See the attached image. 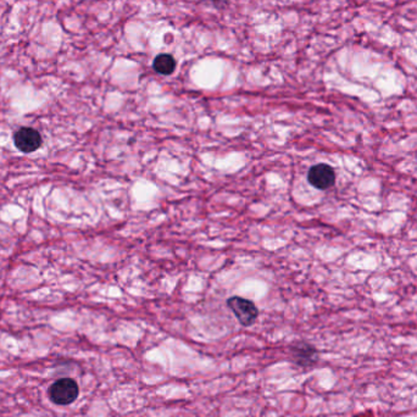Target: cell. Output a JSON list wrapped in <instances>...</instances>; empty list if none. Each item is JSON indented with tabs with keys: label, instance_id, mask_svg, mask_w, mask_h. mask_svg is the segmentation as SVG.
I'll use <instances>...</instances> for the list:
<instances>
[{
	"label": "cell",
	"instance_id": "cell-1",
	"mask_svg": "<svg viewBox=\"0 0 417 417\" xmlns=\"http://www.w3.org/2000/svg\"><path fill=\"white\" fill-rule=\"evenodd\" d=\"M80 396V388L72 379H58L49 389V398L56 405L72 404Z\"/></svg>",
	"mask_w": 417,
	"mask_h": 417
},
{
	"label": "cell",
	"instance_id": "cell-2",
	"mask_svg": "<svg viewBox=\"0 0 417 417\" xmlns=\"http://www.w3.org/2000/svg\"><path fill=\"white\" fill-rule=\"evenodd\" d=\"M227 305L232 310L233 314L237 320L243 326H251L256 321L259 316V310L253 301L244 299L241 297L229 298L227 300Z\"/></svg>",
	"mask_w": 417,
	"mask_h": 417
},
{
	"label": "cell",
	"instance_id": "cell-3",
	"mask_svg": "<svg viewBox=\"0 0 417 417\" xmlns=\"http://www.w3.org/2000/svg\"><path fill=\"white\" fill-rule=\"evenodd\" d=\"M308 180L310 185H314L318 190H328L336 183V173L330 165L318 163L310 168Z\"/></svg>",
	"mask_w": 417,
	"mask_h": 417
},
{
	"label": "cell",
	"instance_id": "cell-4",
	"mask_svg": "<svg viewBox=\"0 0 417 417\" xmlns=\"http://www.w3.org/2000/svg\"><path fill=\"white\" fill-rule=\"evenodd\" d=\"M13 143L22 153H33L42 146V136L32 127H21L13 134Z\"/></svg>",
	"mask_w": 417,
	"mask_h": 417
},
{
	"label": "cell",
	"instance_id": "cell-5",
	"mask_svg": "<svg viewBox=\"0 0 417 417\" xmlns=\"http://www.w3.org/2000/svg\"><path fill=\"white\" fill-rule=\"evenodd\" d=\"M291 353H292L293 362L303 367H309L318 362V350L313 345L304 342H299L293 345Z\"/></svg>",
	"mask_w": 417,
	"mask_h": 417
},
{
	"label": "cell",
	"instance_id": "cell-6",
	"mask_svg": "<svg viewBox=\"0 0 417 417\" xmlns=\"http://www.w3.org/2000/svg\"><path fill=\"white\" fill-rule=\"evenodd\" d=\"M153 66L156 72L168 76L176 69V60L170 54H160L155 58Z\"/></svg>",
	"mask_w": 417,
	"mask_h": 417
}]
</instances>
